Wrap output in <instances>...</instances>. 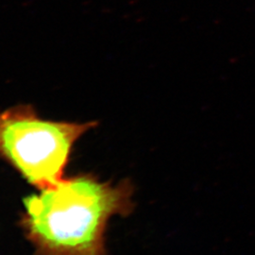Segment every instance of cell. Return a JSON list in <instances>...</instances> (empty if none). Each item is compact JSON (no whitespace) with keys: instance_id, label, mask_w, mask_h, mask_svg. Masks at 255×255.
<instances>
[{"instance_id":"cell-1","label":"cell","mask_w":255,"mask_h":255,"mask_svg":"<svg viewBox=\"0 0 255 255\" xmlns=\"http://www.w3.org/2000/svg\"><path fill=\"white\" fill-rule=\"evenodd\" d=\"M133 193L128 179L114 184L78 174L26 198L20 226L34 255H109L110 219L133 212Z\"/></svg>"},{"instance_id":"cell-2","label":"cell","mask_w":255,"mask_h":255,"mask_svg":"<svg viewBox=\"0 0 255 255\" xmlns=\"http://www.w3.org/2000/svg\"><path fill=\"white\" fill-rule=\"evenodd\" d=\"M97 125L42 119L30 104L0 110V159L39 191L52 188L64 180L76 142Z\"/></svg>"}]
</instances>
